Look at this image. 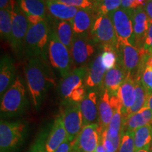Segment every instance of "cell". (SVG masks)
Wrapping results in <instances>:
<instances>
[{"label": "cell", "instance_id": "obj_1", "mask_svg": "<svg viewBox=\"0 0 152 152\" xmlns=\"http://www.w3.org/2000/svg\"><path fill=\"white\" fill-rule=\"evenodd\" d=\"M26 85L35 109L41 105L47 89L54 83L48 71L47 62L39 58H29L25 67Z\"/></svg>", "mask_w": 152, "mask_h": 152}, {"label": "cell", "instance_id": "obj_2", "mask_svg": "<svg viewBox=\"0 0 152 152\" xmlns=\"http://www.w3.org/2000/svg\"><path fill=\"white\" fill-rule=\"evenodd\" d=\"M50 33L46 20L30 25L24 42V50L28 58H39L47 62Z\"/></svg>", "mask_w": 152, "mask_h": 152}, {"label": "cell", "instance_id": "obj_3", "mask_svg": "<svg viewBox=\"0 0 152 152\" xmlns=\"http://www.w3.org/2000/svg\"><path fill=\"white\" fill-rule=\"evenodd\" d=\"M27 106L26 90L21 77L17 76L13 85L1 98V113L6 115L21 113Z\"/></svg>", "mask_w": 152, "mask_h": 152}, {"label": "cell", "instance_id": "obj_4", "mask_svg": "<svg viewBox=\"0 0 152 152\" xmlns=\"http://www.w3.org/2000/svg\"><path fill=\"white\" fill-rule=\"evenodd\" d=\"M90 35L103 50L110 49L118 54V41L113 25L108 15H96L90 30Z\"/></svg>", "mask_w": 152, "mask_h": 152}, {"label": "cell", "instance_id": "obj_5", "mask_svg": "<svg viewBox=\"0 0 152 152\" xmlns=\"http://www.w3.org/2000/svg\"><path fill=\"white\" fill-rule=\"evenodd\" d=\"M48 58L51 66L59 72L63 77L72 71L73 60L71 52L61 42L54 29L51 30L48 47Z\"/></svg>", "mask_w": 152, "mask_h": 152}, {"label": "cell", "instance_id": "obj_6", "mask_svg": "<svg viewBox=\"0 0 152 152\" xmlns=\"http://www.w3.org/2000/svg\"><path fill=\"white\" fill-rule=\"evenodd\" d=\"M132 13L133 10L121 7L108 15L115 29L118 47L120 45H124L136 47L133 30Z\"/></svg>", "mask_w": 152, "mask_h": 152}, {"label": "cell", "instance_id": "obj_7", "mask_svg": "<svg viewBox=\"0 0 152 152\" xmlns=\"http://www.w3.org/2000/svg\"><path fill=\"white\" fill-rule=\"evenodd\" d=\"M10 9L12 14V29L9 43L14 51L19 52L24 47L25 39L30 23L18 3L14 0L11 1Z\"/></svg>", "mask_w": 152, "mask_h": 152}, {"label": "cell", "instance_id": "obj_8", "mask_svg": "<svg viewBox=\"0 0 152 152\" xmlns=\"http://www.w3.org/2000/svg\"><path fill=\"white\" fill-rule=\"evenodd\" d=\"M26 125L23 123L1 121L0 149L1 152H14L23 142Z\"/></svg>", "mask_w": 152, "mask_h": 152}, {"label": "cell", "instance_id": "obj_9", "mask_svg": "<svg viewBox=\"0 0 152 152\" xmlns=\"http://www.w3.org/2000/svg\"><path fill=\"white\" fill-rule=\"evenodd\" d=\"M96 43L87 35H74L71 54L74 65L78 67L86 66L96 51Z\"/></svg>", "mask_w": 152, "mask_h": 152}, {"label": "cell", "instance_id": "obj_10", "mask_svg": "<svg viewBox=\"0 0 152 152\" xmlns=\"http://www.w3.org/2000/svg\"><path fill=\"white\" fill-rule=\"evenodd\" d=\"M101 132L98 123L84 126L71 143V152H95L99 144Z\"/></svg>", "mask_w": 152, "mask_h": 152}, {"label": "cell", "instance_id": "obj_11", "mask_svg": "<svg viewBox=\"0 0 152 152\" xmlns=\"http://www.w3.org/2000/svg\"><path fill=\"white\" fill-rule=\"evenodd\" d=\"M144 60V54L136 47L132 45H120L118 52V63L122 66L128 76L134 77Z\"/></svg>", "mask_w": 152, "mask_h": 152}, {"label": "cell", "instance_id": "obj_12", "mask_svg": "<svg viewBox=\"0 0 152 152\" xmlns=\"http://www.w3.org/2000/svg\"><path fill=\"white\" fill-rule=\"evenodd\" d=\"M68 104L61 115L64 127L67 132L68 140L72 142L77 137L83 128V119L79 104Z\"/></svg>", "mask_w": 152, "mask_h": 152}, {"label": "cell", "instance_id": "obj_13", "mask_svg": "<svg viewBox=\"0 0 152 152\" xmlns=\"http://www.w3.org/2000/svg\"><path fill=\"white\" fill-rule=\"evenodd\" d=\"M87 71V66L77 67L74 68L67 75L63 77L58 87V90L60 96L64 101H65V102H68L72 93L76 89L84 85Z\"/></svg>", "mask_w": 152, "mask_h": 152}, {"label": "cell", "instance_id": "obj_14", "mask_svg": "<svg viewBox=\"0 0 152 152\" xmlns=\"http://www.w3.org/2000/svg\"><path fill=\"white\" fill-rule=\"evenodd\" d=\"M106 71V68L102 61V54H99L87 67L84 81L86 90L96 91V90L103 88L104 80Z\"/></svg>", "mask_w": 152, "mask_h": 152}, {"label": "cell", "instance_id": "obj_15", "mask_svg": "<svg viewBox=\"0 0 152 152\" xmlns=\"http://www.w3.org/2000/svg\"><path fill=\"white\" fill-rule=\"evenodd\" d=\"M83 119V127L99 122V101L96 91H89L79 104Z\"/></svg>", "mask_w": 152, "mask_h": 152}, {"label": "cell", "instance_id": "obj_16", "mask_svg": "<svg viewBox=\"0 0 152 152\" xmlns=\"http://www.w3.org/2000/svg\"><path fill=\"white\" fill-rule=\"evenodd\" d=\"M149 20L143 8L133 10L132 23L136 47L139 50L143 49L144 40L149 26Z\"/></svg>", "mask_w": 152, "mask_h": 152}, {"label": "cell", "instance_id": "obj_17", "mask_svg": "<svg viewBox=\"0 0 152 152\" xmlns=\"http://www.w3.org/2000/svg\"><path fill=\"white\" fill-rule=\"evenodd\" d=\"M117 95L121 101L122 114L125 120L135 102V79L131 76H127L126 79L120 87Z\"/></svg>", "mask_w": 152, "mask_h": 152}, {"label": "cell", "instance_id": "obj_18", "mask_svg": "<svg viewBox=\"0 0 152 152\" xmlns=\"http://www.w3.org/2000/svg\"><path fill=\"white\" fill-rule=\"evenodd\" d=\"M96 14L93 9H78L71 20L74 35H83L90 33Z\"/></svg>", "mask_w": 152, "mask_h": 152}, {"label": "cell", "instance_id": "obj_19", "mask_svg": "<svg viewBox=\"0 0 152 152\" xmlns=\"http://www.w3.org/2000/svg\"><path fill=\"white\" fill-rule=\"evenodd\" d=\"M68 138L67 132L63 122L62 115L54 120V123L45 142L46 152H54L56 149Z\"/></svg>", "mask_w": 152, "mask_h": 152}, {"label": "cell", "instance_id": "obj_20", "mask_svg": "<svg viewBox=\"0 0 152 152\" xmlns=\"http://www.w3.org/2000/svg\"><path fill=\"white\" fill-rule=\"evenodd\" d=\"M16 68L12 58L4 55L0 62V95L1 98L16 80Z\"/></svg>", "mask_w": 152, "mask_h": 152}, {"label": "cell", "instance_id": "obj_21", "mask_svg": "<svg viewBox=\"0 0 152 152\" xmlns=\"http://www.w3.org/2000/svg\"><path fill=\"white\" fill-rule=\"evenodd\" d=\"M126 72L119 63L113 68L106 71L104 80L103 90H106L110 96L117 95L120 87L126 79Z\"/></svg>", "mask_w": 152, "mask_h": 152}, {"label": "cell", "instance_id": "obj_22", "mask_svg": "<svg viewBox=\"0 0 152 152\" xmlns=\"http://www.w3.org/2000/svg\"><path fill=\"white\" fill-rule=\"evenodd\" d=\"M47 11L56 20L71 21L78 9L69 6L58 0H45Z\"/></svg>", "mask_w": 152, "mask_h": 152}, {"label": "cell", "instance_id": "obj_23", "mask_svg": "<svg viewBox=\"0 0 152 152\" xmlns=\"http://www.w3.org/2000/svg\"><path fill=\"white\" fill-rule=\"evenodd\" d=\"M113 115V109L111 103V96L107 90H103L99 101V126L100 132L109 128Z\"/></svg>", "mask_w": 152, "mask_h": 152}, {"label": "cell", "instance_id": "obj_24", "mask_svg": "<svg viewBox=\"0 0 152 152\" xmlns=\"http://www.w3.org/2000/svg\"><path fill=\"white\" fill-rule=\"evenodd\" d=\"M147 125H152V111L145 106L137 113L129 115L124 120L123 130L134 132L137 129Z\"/></svg>", "mask_w": 152, "mask_h": 152}, {"label": "cell", "instance_id": "obj_25", "mask_svg": "<svg viewBox=\"0 0 152 152\" xmlns=\"http://www.w3.org/2000/svg\"><path fill=\"white\" fill-rule=\"evenodd\" d=\"M26 17L35 16L46 20L47 8L45 0H18Z\"/></svg>", "mask_w": 152, "mask_h": 152}, {"label": "cell", "instance_id": "obj_26", "mask_svg": "<svg viewBox=\"0 0 152 152\" xmlns=\"http://www.w3.org/2000/svg\"><path fill=\"white\" fill-rule=\"evenodd\" d=\"M54 30L61 42L66 46L68 51L71 52L74 37V32L71 22L57 20Z\"/></svg>", "mask_w": 152, "mask_h": 152}, {"label": "cell", "instance_id": "obj_27", "mask_svg": "<svg viewBox=\"0 0 152 152\" xmlns=\"http://www.w3.org/2000/svg\"><path fill=\"white\" fill-rule=\"evenodd\" d=\"M152 141V125H147L137 129L134 132L135 152L149 147Z\"/></svg>", "mask_w": 152, "mask_h": 152}, {"label": "cell", "instance_id": "obj_28", "mask_svg": "<svg viewBox=\"0 0 152 152\" xmlns=\"http://www.w3.org/2000/svg\"><path fill=\"white\" fill-rule=\"evenodd\" d=\"M12 29V14L10 9H0V35L1 39L10 42Z\"/></svg>", "mask_w": 152, "mask_h": 152}, {"label": "cell", "instance_id": "obj_29", "mask_svg": "<svg viewBox=\"0 0 152 152\" xmlns=\"http://www.w3.org/2000/svg\"><path fill=\"white\" fill-rule=\"evenodd\" d=\"M135 87H136V98L134 105L131 108L128 114V118L129 115L135 113H137L142 109L145 107L147 104V99L149 94H147L144 87L142 85L141 81L138 79H135ZM125 118V119H126Z\"/></svg>", "mask_w": 152, "mask_h": 152}, {"label": "cell", "instance_id": "obj_30", "mask_svg": "<svg viewBox=\"0 0 152 152\" xmlns=\"http://www.w3.org/2000/svg\"><path fill=\"white\" fill-rule=\"evenodd\" d=\"M122 6L121 0H96L95 1L94 11L96 15H109Z\"/></svg>", "mask_w": 152, "mask_h": 152}, {"label": "cell", "instance_id": "obj_31", "mask_svg": "<svg viewBox=\"0 0 152 152\" xmlns=\"http://www.w3.org/2000/svg\"><path fill=\"white\" fill-rule=\"evenodd\" d=\"M118 152H135L134 142V132L123 130Z\"/></svg>", "mask_w": 152, "mask_h": 152}, {"label": "cell", "instance_id": "obj_32", "mask_svg": "<svg viewBox=\"0 0 152 152\" xmlns=\"http://www.w3.org/2000/svg\"><path fill=\"white\" fill-rule=\"evenodd\" d=\"M102 61L104 65L106 68V71H109L117 65L118 64V54L113 50L105 49L102 53Z\"/></svg>", "mask_w": 152, "mask_h": 152}, {"label": "cell", "instance_id": "obj_33", "mask_svg": "<svg viewBox=\"0 0 152 152\" xmlns=\"http://www.w3.org/2000/svg\"><path fill=\"white\" fill-rule=\"evenodd\" d=\"M135 79L141 81L148 94H152V71L144 67Z\"/></svg>", "mask_w": 152, "mask_h": 152}, {"label": "cell", "instance_id": "obj_34", "mask_svg": "<svg viewBox=\"0 0 152 152\" xmlns=\"http://www.w3.org/2000/svg\"><path fill=\"white\" fill-rule=\"evenodd\" d=\"M58 1L77 9H93L94 11L95 1L94 0H58Z\"/></svg>", "mask_w": 152, "mask_h": 152}, {"label": "cell", "instance_id": "obj_35", "mask_svg": "<svg viewBox=\"0 0 152 152\" xmlns=\"http://www.w3.org/2000/svg\"><path fill=\"white\" fill-rule=\"evenodd\" d=\"M121 1H122L121 7L130 10L144 8L146 4L148 2V0H121Z\"/></svg>", "mask_w": 152, "mask_h": 152}, {"label": "cell", "instance_id": "obj_36", "mask_svg": "<svg viewBox=\"0 0 152 152\" xmlns=\"http://www.w3.org/2000/svg\"><path fill=\"white\" fill-rule=\"evenodd\" d=\"M86 91L87 90L86 88H85V85L80 87L79 88L76 89V90L72 93L71 97H70V99L68 101V103L80 104L82 101L83 100V99L85 98V96H86Z\"/></svg>", "mask_w": 152, "mask_h": 152}, {"label": "cell", "instance_id": "obj_37", "mask_svg": "<svg viewBox=\"0 0 152 152\" xmlns=\"http://www.w3.org/2000/svg\"><path fill=\"white\" fill-rule=\"evenodd\" d=\"M142 50L149 56L152 55V22H149V29L144 40L143 49Z\"/></svg>", "mask_w": 152, "mask_h": 152}, {"label": "cell", "instance_id": "obj_38", "mask_svg": "<svg viewBox=\"0 0 152 152\" xmlns=\"http://www.w3.org/2000/svg\"><path fill=\"white\" fill-rule=\"evenodd\" d=\"M71 143L68 138L56 149L54 152H71Z\"/></svg>", "mask_w": 152, "mask_h": 152}, {"label": "cell", "instance_id": "obj_39", "mask_svg": "<svg viewBox=\"0 0 152 152\" xmlns=\"http://www.w3.org/2000/svg\"><path fill=\"white\" fill-rule=\"evenodd\" d=\"M30 152H46L45 151V144L44 145L43 139L37 140L35 144L32 147Z\"/></svg>", "mask_w": 152, "mask_h": 152}, {"label": "cell", "instance_id": "obj_40", "mask_svg": "<svg viewBox=\"0 0 152 152\" xmlns=\"http://www.w3.org/2000/svg\"><path fill=\"white\" fill-rule=\"evenodd\" d=\"M143 9L149 18V21L152 22V1H148Z\"/></svg>", "mask_w": 152, "mask_h": 152}, {"label": "cell", "instance_id": "obj_41", "mask_svg": "<svg viewBox=\"0 0 152 152\" xmlns=\"http://www.w3.org/2000/svg\"><path fill=\"white\" fill-rule=\"evenodd\" d=\"M11 0H0V9H10Z\"/></svg>", "mask_w": 152, "mask_h": 152}, {"label": "cell", "instance_id": "obj_42", "mask_svg": "<svg viewBox=\"0 0 152 152\" xmlns=\"http://www.w3.org/2000/svg\"><path fill=\"white\" fill-rule=\"evenodd\" d=\"M144 67L148 68V69L152 71V55L147 56V58H146Z\"/></svg>", "mask_w": 152, "mask_h": 152}, {"label": "cell", "instance_id": "obj_43", "mask_svg": "<svg viewBox=\"0 0 152 152\" xmlns=\"http://www.w3.org/2000/svg\"><path fill=\"white\" fill-rule=\"evenodd\" d=\"M146 106H147L148 108H149L152 111V94H150L149 95V96H148Z\"/></svg>", "mask_w": 152, "mask_h": 152}, {"label": "cell", "instance_id": "obj_44", "mask_svg": "<svg viewBox=\"0 0 152 152\" xmlns=\"http://www.w3.org/2000/svg\"><path fill=\"white\" fill-rule=\"evenodd\" d=\"M149 147H147V148H144L143 149H141L140 150V151H137V152H149Z\"/></svg>", "mask_w": 152, "mask_h": 152}, {"label": "cell", "instance_id": "obj_45", "mask_svg": "<svg viewBox=\"0 0 152 152\" xmlns=\"http://www.w3.org/2000/svg\"><path fill=\"white\" fill-rule=\"evenodd\" d=\"M149 152H152V141H151V145H150V148H149Z\"/></svg>", "mask_w": 152, "mask_h": 152}, {"label": "cell", "instance_id": "obj_46", "mask_svg": "<svg viewBox=\"0 0 152 152\" xmlns=\"http://www.w3.org/2000/svg\"><path fill=\"white\" fill-rule=\"evenodd\" d=\"M148 1H152V0H148Z\"/></svg>", "mask_w": 152, "mask_h": 152}, {"label": "cell", "instance_id": "obj_47", "mask_svg": "<svg viewBox=\"0 0 152 152\" xmlns=\"http://www.w3.org/2000/svg\"><path fill=\"white\" fill-rule=\"evenodd\" d=\"M94 1H96V0H94Z\"/></svg>", "mask_w": 152, "mask_h": 152}, {"label": "cell", "instance_id": "obj_48", "mask_svg": "<svg viewBox=\"0 0 152 152\" xmlns=\"http://www.w3.org/2000/svg\"><path fill=\"white\" fill-rule=\"evenodd\" d=\"M95 152H96V151H95Z\"/></svg>", "mask_w": 152, "mask_h": 152}]
</instances>
